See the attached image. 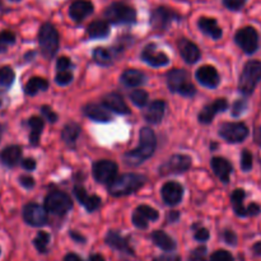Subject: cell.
I'll list each match as a JSON object with an SVG mask.
<instances>
[{
	"label": "cell",
	"instance_id": "obj_3",
	"mask_svg": "<svg viewBox=\"0 0 261 261\" xmlns=\"http://www.w3.org/2000/svg\"><path fill=\"white\" fill-rule=\"evenodd\" d=\"M105 18L112 24H132L137 22V10L125 3H112L105 9Z\"/></svg>",
	"mask_w": 261,
	"mask_h": 261
},
{
	"label": "cell",
	"instance_id": "obj_37",
	"mask_svg": "<svg viewBox=\"0 0 261 261\" xmlns=\"http://www.w3.org/2000/svg\"><path fill=\"white\" fill-rule=\"evenodd\" d=\"M93 59L101 65H110L112 63V54L106 47H97L93 51Z\"/></svg>",
	"mask_w": 261,
	"mask_h": 261
},
{
	"label": "cell",
	"instance_id": "obj_51",
	"mask_svg": "<svg viewBox=\"0 0 261 261\" xmlns=\"http://www.w3.org/2000/svg\"><path fill=\"white\" fill-rule=\"evenodd\" d=\"M19 182H20V185L23 186V188L28 189V190H30V189H32L33 186H35V180H33L31 176H20Z\"/></svg>",
	"mask_w": 261,
	"mask_h": 261
},
{
	"label": "cell",
	"instance_id": "obj_20",
	"mask_svg": "<svg viewBox=\"0 0 261 261\" xmlns=\"http://www.w3.org/2000/svg\"><path fill=\"white\" fill-rule=\"evenodd\" d=\"M161 194H162V198L166 204H168V205H177L184 196V189L177 182H167L163 185Z\"/></svg>",
	"mask_w": 261,
	"mask_h": 261
},
{
	"label": "cell",
	"instance_id": "obj_18",
	"mask_svg": "<svg viewBox=\"0 0 261 261\" xmlns=\"http://www.w3.org/2000/svg\"><path fill=\"white\" fill-rule=\"evenodd\" d=\"M195 76L199 81V83L208 87V88H216L219 84V82H221L218 71H217V69L212 65L200 66V68L196 70Z\"/></svg>",
	"mask_w": 261,
	"mask_h": 261
},
{
	"label": "cell",
	"instance_id": "obj_6",
	"mask_svg": "<svg viewBox=\"0 0 261 261\" xmlns=\"http://www.w3.org/2000/svg\"><path fill=\"white\" fill-rule=\"evenodd\" d=\"M38 43L41 54L46 59H51L59 48V33L51 23H43L38 32Z\"/></svg>",
	"mask_w": 261,
	"mask_h": 261
},
{
	"label": "cell",
	"instance_id": "obj_46",
	"mask_svg": "<svg viewBox=\"0 0 261 261\" xmlns=\"http://www.w3.org/2000/svg\"><path fill=\"white\" fill-rule=\"evenodd\" d=\"M246 107H247L246 99H237V101L233 103V107H232V115H233V116H240V115L246 110Z\"/></svg>",
	"mask_w": 261,
	"mask_h": 261
},
{
	"label": "cell",
	"instance_id": "obj_23",
	"mask_svg": "<svg viewBox=\"0 0 261 261\" xmlns=\"http://www.w3.org/2000/svg\"><path fill=\"white\" fill-rule=\"evenodd\" d=\"M74 194H75V198L78 199L79 203L88 212H94L101 206V199L97 195H88L86 189L82 185H76L74 188Z\"/></svg>",
	"mask_w": 261,
	"mask_h": 261
},
{
	"label": "cell",
	"instance_id": "obj_52",
	"mask_svg": "<svg viewBox=\"0 0 261 261\" xmlns=\"http://www.w3.org/2000/svg\"><path fill=\"white\" fill-rule=\"evenodd\" d=\"M22 167L27 171H33L36 168V161L33 158H25L22 161Z\"/></svg>",
	"mask_w": 261,
	"mask_h": 261
},
{
	"label": "cell",
	"instance_id": "obj_49",
	"mask_svg": "<svg viewBox=\"0 0 261 261\" xmlns=\"http://www.w3.org/2000/svg\"><path fill=\"white\" fill-rule=\"evenodd\" d=\"M41 111H42V114L45 115V117L48 120V121L56 122V120H58V115H56L55 112H54L53 110L50 109V107L42 106V107H41Z\"/></svg>",
	"mask_w": 261,
	"mask_h": 261
},
{
	"label": "cell",
	"instance_id": "obj_16",
	"mask_svg": "<svg viewBox=\"0 0 261 261\" xmlns=\"http://www.w3.org/2000/svg\"><path fill=\"white\" fill-rule=\"evenodd\" d=\"M227 107H228V102L224 98H218L213 102V103H209L201 110V112L199 114V121L201 124H209L212 122V120L219 114V112L226 111Z\"/></svg>",
	"mask_w": 261,
	"mask_h": 261
},
{
	"label": "cell",
	"instance_id": "obj_19",
	"mask_svg": "<svg viewBox=\"0 0 261 261\" xmlns=\"http://www.w3.org/2000/svg\"><path fill=\"white\" fill-rule=\"evenodd\" d=\"M105 241H106V244L109 245L110 247L117 250V251L125 252V254H129V255L134 254V251H133V249L129 245V239H127V237H124L117 231L107 232Z\"/></svg>",
	"mask_w": 261,
	"mask_h": 261
},
{
	"label": "cell",
	"instance_id": "obj_57",
	"mask_svg": "<svg viewBox=\"0 0 261 261\" xmlns=\"http://www.w3.org/2000/svg\"><path fill=\"white\" fill-rule=\"evenodd\" d=\"M64 261H84V260L82 259L79 255L70 252V254H68L65 257H64Z\"/></svg>",
	"mask_w": 261,
	"mask_h": 261
},
{
	"label": "cell",
	"instance_id": "obj_41",
	"mask_svg": "<svg viewBox=\"0 0 261 261\" xmlns=\"http://www.w3.org/2000/svg\"><path fill=\"white\" fill-rule=\"evenodd\" d=\"M73 79V74L70 70H58V74L55 76V82L60 86H66Z\"/></svg>",
	"mask_w": 261,
	"mask_h": 261
},
{
	"label": "cell",
	"instance_id": "obj_36",
	"mask_svg": "<svg viewBox=\"0 0 261 261\" xmlns=\"http://www.w3.org/2000/svg\"><path fill=\"white\" fill-rule=\"evenodd\" d=\"M50 234L45 231H40L36 236V239L33 240V245H35L36 250H37L40 254H46L48 251V244H50Z\"/></svg>",
	"mask_w": 261,
	"mask_h": 261
},
{
	"label": "cell",
	"instance_id": "obj_17",
	"mask_svg": "<svg viewBox=\"0 0 261 261\" xmlns=\"http://www.w3.org/2000/svg\"><path fill=\"white\" fill-rule=\"evenodd\" d=\"M93 3L91 0H75L70 4L69 15L75 22H82L93 13Z\"/></svg>",
	"mask_w": 261,
	"mask_h": 261
},
{
	"label": "cell",
	"instance_id": "obj_11",
	"mask_svg": "<svg viewBox=\"0 0 261 261\" xmlns=\"http://www.w3.org/2000/svg\"><path fill=\"white\" fill-rule=\"evenodd\" d=\"M23 219L32 227H42L47 223V211L38 204L30 203L23 208Z\"/></svg>",
	"mask_w": 261,
	"mask_h": 261
},
{
	"label": "cell",
	"instance_id": "obj_12",
	"mask_svg": "<svg viewBox=\"0 0 261 261\" xmlns=\"http://www.w3.org/2000/svg\"><path fill=\"white\" fill-rule=\"evenodd\" d=\"M191 167V158L185 154H175L160 167L161 175L186 172Z\"/></svg>",
	"mask_w": 261,
	"mask_h": 261
},
{
	"label": "cell",
	"instance_id": "obj_14",
	"mask_svg": "<svg viewBox=\"0 0 261 261\" xmlns=\"http://www.w3.org/2000/svg\"><path fill=\"white\" fill-rule=\"evenodd\" d=\"M160 218V213L154 208L148 205H140L135 209L133 214V223L137 228L145 229L148 228V224L150 221H157Z\"/></svg>",
	"mask_w": 261,
	"mask_h": 261
},
{
	"label": "cell",
	"instance_id": "obj_38",
	"mask_svg": "<svg viewBox=\"0 0 261 261\" xmlns=\"http://www.w3.org/2000/svg\"><path fill=\"white\" fill-rule=\"evenodd\" d=\"M15 74L13 71V69L10 66H3L0 68V83L5 87V88L9 89L12 87L13 82H14Z\"/></svg>",
	"mask_w": 261,
	"mask_h": 261
},
{
	"label": "cell",
	"instance_id": "obj_28",
	"mask_svg": "<svg viewBox=\"0 0 261 261\" xmlns=\"http://www.w3.org/2000/svg\"><path fill=\"white\" fill-rule=\"evenodd\" d=\"M198 25L200 28V31L203 33H205L209 37L214 38V40H218L222 37V28L219 27L218 22H217L214 18L209 17H201L199 18Z\"/></svg>",
	"mask_w": 261,
	"mask_h": 261
},
{
	"label": "cell",
	"instance_id": "obj_58",
	"mask_svg": "<svg viewBox=\"0 0 261 261\" xmlns=\"http://www.w3.org/2000/svg\"><path fill=\"white\" fill-rule=\"evenodd\" d=\"M252 254H254L255 256H261V241L256 242V244L252 246Z\"/></svg>",
	"mask_w": 261,
	"mask_h": 261
},
{
	"label": "cell",
	"instance_id": "obj_7",
	"mask_svg": "<svg viewBox=\"0 0 261 261\" xmlns=\"http://www.w3.org/2000/svg\"><path fill=\"white\" fill-rule=\"evenodd\" d=\"M45 208L48 213L64 216L73 208V201L63 191H51L45 199Z\"/></svg>",
	"mask_w": 261,
	"mask_h": 261
},
{
	"label": "cell",
	"instance_id": "obj_26",
	"mask_svg": "<svg viewBox=\"0 0 261 261\" xmlns=\"http://www.w3.org/2000/svg\"><path fill=\"white\" fill-rule=\"evenodd\" d=\"M22 158V148L19 145H9L0 153V161L4 166L12 168L19 163Z\"/></svg>",
	"mask_w": 261,
	"mask_h": 261
},
{
	"label": "cell",
	"instance_id": "obj_61",
	"mask_svg": "<svg viewBox=\"0 0 261 261\" xmlns=\"http://www.w3.org/2000/svg\"><path fill=\"white\" fill-rule=\"evenodd\" d=\"M10 2H14V3H18V2H20V0H10Z\"/></svg>",
	"mask_w": 261,
	"mask_h": 261
},
{
	"label": "cell",
	"instance_id": "obj_34",
	"mask_svg": "<svg viewBox=\"0 0 261 261\" xmlns=\"http://www.w3.org/2000/svg\"><path fill=\"white\" fill-rule=\"evenodd\" d=\"M48 88V82L40 76H33L24 86V93L28 96H35L38 92L46 91Z\"/></svg>",
	"mask_w": 261,
	"mask_h": 261
},
{
	"label": "cell",
	"instance_id": "obj_31",
	"mask_svg": "<svg viewBox=\"0 0 261 261\" xmlns=\"http://www.w3.org/2000/svg\"><path fill=\"white\" fill-rule=\"evenodd\" d=\"M87 33L91 38H103L107 37L110 33L109 22L105 20H94L87 28Z\"/></svg>",
	"mask_w": 261,
	"mask_h": 261
},
{
	"label": "cell",
	"instance_id": "obj_5",
	"mask_svg": "<svg viewBox=\"0 0 261 261\" xmlns=\"http://www.w3.org/2000/svg\"><path fill=\"white\" fill-rule=\"evenodd\" d=\"M167 84L171 92L180 93L181 96L193 97L195 94V87L191 83L190 75L182 69H173L167 75Z\"/></svg>",
	"mask_w": 261,
	"mask_h": 261
},
{
	"label": "cell",
	"instance_id": "obj_25",
	"mask_svg": "<svg viewBox=\"0 0 261 261\" xmlns=\"http://www.w3.org/2000/svg\"><path fill=\"white\" fill-rule=\"evenodd\" d=\"M211 166L212 168H213L214 173L218 176L219 180H221L222 182H228L229 176H231L232 170H233V167H232V165L228 161L224 160V158L222 157H214L213 160H212Z\"/></svg>",
	"mask_w": 261,
	"mask_h": 261
},
{
	"label": "cell",
	"instance_id": "obj_1",
	"mask_svg": "<svg viewBox=\"0 0 261 261\" xmlns=\"http://www.w3.org/2000/svg\"><path fill=\"white\" fill-rule=\"evenodd\" d=\"M140 142L135 149L125 153L124 160L129 166H139L152 157L157 145V138L150 127H143L140 130Z\"/></svg>",
	"mask_w": 261,
	"mask_h": 261
},
{
	"label": "cell",
	"instance_id": "obj_39",
	"mask_svg": "<svg viewBox=\"0 0 261 261\" xmlns=\"http://www.w3.org/2000/svg\"><path fill=\"white\" fill-rule=\"evenodd\" d=\"M15 43V35L12 31H2L0 32V54L5 53L8 47Z\"/></svg>",
	"mask_w": 261,
	"mask_h": 261
},
{
	"label": "cell",
	"instance_id": "obj_62",
	"mask_svg": "<svg viewBox=\"0 0 261 261\" xmlns=\"http://www.w3.org/2000/svg\"><path fill=\"white\" fill-rule=\"evenodd\" d=\"M0 254H2V250H0Z\"/></svg>",
	"mask_w": 261,
	"mask_h": 261
},
{
	"label": "cell",
	"instance_id": "obj_9",
	"mask_svg": "<svg viewBox=\"0 0 261 261\" xmlns=\"http://www.w3.org/2000/svg\"><path fill=\"white\" fill-rule=\"evenodd\" d=\"M181 15L167 7H158L150 14V24L154 30L165 31L173 20H180Z\"/></svg>",
	"mask_w": 261,
	"mask_h": 261
},
{
	"label": "cell",
	"instance_id": "obj_10",
	"mask_svg": "<svg viewBox=\"0 0 261 261\" xmlns=\"http://www.w3.org/2000/svg\"><path fill=\"white\" fill-rule=\"evenodd\" d=\"M219 135L228 143H241L249 137V127L244 122H224L219 127Z\"/></svg>",
	"mask_w": 261,
	"mask_h": 261
},
{
	"label": "cell",
	"instance_id": "obj_54",
	"mask_svg": "<svg viewBox=\"0 0 261 261\" xmlns=\"http://www.w3.org/2000/svg\"><path fill=\"white\" fill-rule=\"evenodd\" d=\"M70 237L71 239L74 240V241H76V242H82V244H84V242H86V239H84L83 236H82L81 233H78V232H75V231H71L70 233Z\"/></svg>",
	"mask_w": 261,
	"mask_h": 261
},
{
	"label": "cell",
	"instance_id": "obj_60",
	"mask_svg": "<svg viewBox=\"0 0 261 261\" xmlns=\"http://www.w3.org/2000/svg\"><path fill=\"white\" fill-rule=\"evenodd\" d=\"M89 261H106L105 260V257L102 256V255L99 254H93L89 256Z\"/></svg>",
	"mask_w": 261,
	"mask_h": 261
},
{
	"label": "cell",
	"instance_id": "obj_45",
	"mask_svg": "<svg viewBox=\"0 0 261 261\" xmlns=\"http://www.w3.org/2000/svg\"><path fill=\"white\" fill-rule=\"evenodd\" d=\"M222 2H223V5L227 9L237 12V10H241L245 7L247 0H222Z\"/></svg>",
	"mask_w": 261,
	"mask_h": 261
},
{
	"label": "cell",
	"instance_id": "obj_8",
	"mask_svg": "<svg viewBox=\"0 0 261 261\" xmlns=\"http://www.w3.org/2000/svg\"><path fill=\"white\" fill-rule=\"evenodd\" d=\"M234 41L244 53L251 55L259 47V33L254 27L246 25V27H242L237 31L236 35H234Z\"/></svg>",
	"mask_w": 261,
	"mask_h": 261
},
{
	"label": "cell",
	"instance_id": "obj_24",
	"mask_svg": "<svg viewBox=\"0 0 261 261\" xmlns=\"http://www.w3.org/2000/svg\"><path fill=\"white\" fill-rule=\"evenodd\" d=\"M102 103H103V106H106L109 110L116 112V114H120V115L130 114L129 106H127L126 102L124 101V98L117 93L106 94V96L102 98Z\"/></svg>",
	"mask_w": 261,
	"mask_h": 261
},
{
	"label": "cell",
	"instance_id": "obj_40",
	"mask_svg": "<svg viewBox=\"0 0 261 261\" xmlns=\"http://www.w3.org/2000/svg\"><path fill=\"white\" fill-rule=\"evenodd\" d=\"M130 99L138 107H144L148 102V93L143 89H135L130 93Z\"/></svg>",
	"mask_w": 261,
	"mask_h": 261
},
{
	"label": "cell",
	"instance_id": "obj_35",
	"mask_svg": "<svg viewBox=\"0 0 261 261\" xmlns=\"http://www.w3.org/2000/svg\"><path fill=\"white\" fill-rule=\"evenodd\" d=\"M79 134H81V126L76 122H69L63 129L61 138H63V140L66 144L73 145L76 142V139H78Z\"/></svg>",
	"mask_w": 261,
	"mask_h": 261
},
{
	"label": "cell",
	"instance_id": "obj_33",
	"mask_svg": "<svg viewBox=\"0 0 261 261\" xmlns=\"http://www.w3.org/2000/svg\"><path fill=\"white\" fill-rule=\"evenodd\" d=\"M144 74L135 69L125 70L121 75V82L126 87H138L144 83Z\"/></svg>",
	"mask_w": 261,
	"mask_h": 261
},
{
	"label": "cell",
	"instance_id": "obj_59",
	"mask_svg": "<svg viewBox=\"0 0 261 261\" xmlns=\"http://www.w3.org/2000/svg\"><path fill=\"white\" fill-rule=\"evenodd\" d=\"M8 91V88H5L2 83H0V107L4 105V99H5V92Z\"/></svg>",
	"mask_w": 261,
	"mask_h": 261
},
{
	"label": "cell",
	"instance_id": "obj_4",
	"mask_svg": "<svg viewBox=\"0 0 261 261\" xmlns=\"http://www.w3.org/2000/svg\"><path fill=\"white\" fill-rule=\"evenodd\" d=\"M261 82V61H247L240 76V91L246 96L254 93L256 86Z\"/></svg>",
	"mask_w": 261,
	"mask_h": 261
},
{
	"label": "cell",
	"instance_id": "obj_15",
	"mask_svg": "<svg viewBox=\"0 0 261 261\" xmlns=\"http://www.w3.org/2000/svg\"><path fill=\"white\" fill-rule=\"evenodd\" d=\"M142 59L147 64H149L150 66H154V68H158V66H165L170 63V59L166 55L163 51H160L157 48V46L154 43L152 45H148L147 47L143 50L142 53Z\"/></svg>",
	"mask_w": 261,
	"mask_h": 261
},
{
	"label": "cell",
	"instance_id": "obj_56",
	"mask_svg": "<svg viewBox=\"0 0 261 261\" xmlns=\"http://www.w3.org/2000/svg\"><path fill=\"white\" fill-rule=\"evenodd\" d=\"M254 140L259 147H261V126L256 127L254 132Z\"/></svg>",
	"mask_w": 261,
	"mask_h": 261
},
{
	"label": "cell",
	"instance_id": "obj_32",
	"mask_svg": "<svg viewBox=\"0 0 261 261\" xmlns=\"http://www.w3.org/2000/svg\"><path fill=\"white\" fill-rule=\"evenodd\" d=\"M28 125H30V143L32 145H38L40 143V137L42 134L43 130V120L38 116H32L28 120Z\"/></svg>",
	"mask_w": 261,
	"mask_h": 261
},
{
	"label": "cell",
	"instance_id": "obj_2",
	"mask_svg": "<svg viewBox=\"0 0 261 261\" xmlns=\"http://www.w3.org/2000/svg\"><path fill=\"white\" fill-rule=\"evenodd\" d=\"M145 182V177L137 173H124L110 182L109 193L112 196H125L139 190Z\"/></svg>",
	"mask_w": 261,
	"mask_h": 261
},
{
	"label": "cell",
	"instance_id": "obj_55",
	"mask_svg": "<svg viewBox=\"0 0 261 261\" xmlns=\"http://www.w3.org/2000/svg\"><path fill=\"white\" fill-rule=\"evenodd\" d=\"M178 218H180V213H178V212H176V211L170 212V213H168V216H167V221L172 222V223H173V222H177Z\"/></svg>",
	"mask_w": 261,
	"mask_h": 261
},
{
	"label": "cell",
	"instance_id": "obj_29",
	"mask_svg": "<svg viewBox=\"0 0 261 261\" xmlns=\"http://www.w3.org/2000/svg\"><path fill=\"white\" fill-rule=\"evenodd\" d=\"M152 241L163 251L172 252L176 249V242L165 231H154L152 233Z\"/></svg>",
	"mask_w": 261,
	"mask_h": 261
},
{
	"label": "cell",
	"instance_id": "obj_22",
	"mask_svg": "<svg viewBox=\"0 0 261 261\" xmlns=\"http://www.w3.org/2000/svg\"><path fill=\"white\" fill-rule=\"evenodd\" d=\"M178 50H180L182 59L188 64H194L200 59L199 47L188 38H180L178 40Z\"/></svg>",
	"mask_w": 261,
	"mask_h": 261
},
{
	"label": "cell",
	"instance_id": "obj_43",
	"mask_svg": "<svg viewBox=\"0 0 261 261\" xmlns=\"http://www.w3.org/2000/svg\"><path fill=\"white\" fill-rule=\"evenodd\" d=\"M209 261H234V259L231 252L226 251V250H218L211 255Z\"/></svg>",
	"mask_w": 261,
	"mask_h": 261
},
{
	"label": "cell",
	"instance_id": "obj_21",
	"mask_svg": "<svg viewBox=\"0 0 261 261\" xmlns=\"http://www.w3.org/2000/svg\"><path fill=\"white\" fill-rule=\"evenodd\" d=\"M83 112L87 117H89L93 121L98 122H109L112 120L111 114L106 106L97 103H88L83 107Z\"/></svg>",
	"mask_w": 261,
	"mask_h": 261
},
{
	"label": "cell",
	"instance_id": "obj_50",
	"mask_svg": "<svg viewBox=\"0 0 261 261\" xmlns=\"http://www.w3.org/2000/svg\"><path fill=\"white\" fill-rule=\"evenodd\" d=\"M195 240L200 242H205L209 240V231L206 228H199L195 232Z\"/></svg>",
	"mask_w": 261,
	"mask_h": 261
},
{
	"label": "cell",
	"instance_id": "obj_13",
	"mask_svg": "<svg viewBox=\"0 0 261 261\" xmlns=\"http://www.w3.org/2000/svg\"><path fill=\"white\" fill-rule=\"evenodd\" d=\"M117 165L112 161L102 160L93 165V176L98 182H112L116 178Z\"/></svg>",
	"mask_w": 261,
	"mask_h": 261
},
{
	"label": "cell",
	"instance_id": "obj_44",
	"mask_svg": "<svg viewBox=\"0 0 261 261\" xmlns=\"http://www.w3.org/2000/svg\"><path fill=\"white\" fill-rule=\"evenodd\" d=\"M206 260V247L199 246L190 254L189 261H205Z\"/></svg>",
	"mask_w": 261,
	"mask_h": 261
},
{
	"label": "cell",
	"instance_id": "obj_48",
	"mask_svg": "<svg viewBox=\"0 0 261 261\" xmlns=\"http://www.w3.org/2000/svg\"><path fill=\"white\" fill-rule=\"evenodd\" d=\"M223 240L226 241V244L231 245V246L237 245V236L233 231H231V229H226V231L223 232Z\"/></svg>",
	"mask_w": 261,
	"mask_h": 261
},
{
	"label": "cell",
	"instance_id": "obj_53",
	"mask_svg": "<svg viewBox=\"0 0 261 261\" xmlns=\"http://www.w3.org/2000/svg\"><path fill=\"white\" fill-rule=\"evenodd\" d=\"M153 261H181V259L177 255H162V256L155 257Z\"/></svg>",
	"mask_w": 261,
	"mask_h": 261
},
{
	"label": "cell",
	"instance_id": "obj_42",
	"mask_svg": "<svg viewBox=\"0 0 261 261\" xmlns=\"http://www.w3.org/2000/svg\"><path fill=\"white\" fill-rule=\"evenodd\" d=\"M252 154L250 150L245 149L241 154V168L242 171H250L252 168Z\"/></svg>",
	"mask_w": 261,
	"mask_h": 261
},
{
	"label": "cell",
	"instance_id": "obj_47",
	"mask_svg": "<svg viewBox=\"0 0 261 261\" xmlns=\"http://www.w3.org/2000/svg\"><path fill=\"white\" fill-rule=\"evenodd\" d=\"M71 66H73V64H71L70 59L66 58V56H61V58L58 60V63H56V68H58V70H69Z\"/></svg>",
	"mask_w": 261,
	"mask_h": 261
},
{
	"label": "cell",
	"instance_id": "obj_27",
	"mask_svg": "<svg viewBox=\"0 0 261 261\" xmlns=\"http://www.w3.org/2000/svg\"><path fill=\"white\" fill-rule=\"evenodd\" d=\"M166 103L161 99L152 102L148 106V109L144 111V119L150 124H160L162 121L163 116H165Z\"/></svg>",
	"mask_w": 261,
	"mask_h": 261
},
{
	"label": "cell",
	"instance_id": "obj_30",
	"mask_svg": "<svg viewBox=\"0 0 261 261\" xmlns=\"http://www.w3.org/2000/svg\"><path fill=\"white\" fill-rule=\"evenodd\" d=\"M245 194L244 189H236V190L232 193L231 201L232 206H233L234 212H236L237 216L240 217H249V211H247V206H245L244 200H245Z\"/></svg>",
	"mask_w": 261,
	"mask_h": 261
}]
</instances>
